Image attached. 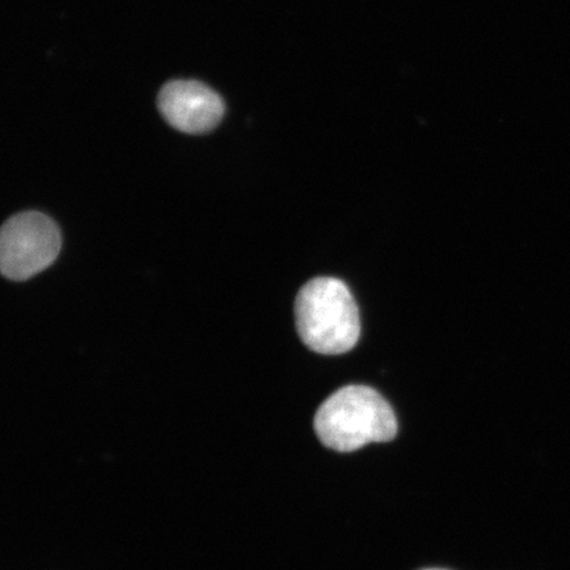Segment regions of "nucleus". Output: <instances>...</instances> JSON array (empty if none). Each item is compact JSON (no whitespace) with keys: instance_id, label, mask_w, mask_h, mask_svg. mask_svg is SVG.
Returning a JSON list of instances; mask_svg holds the SVG:
<instances>
[{"instance_id":"nucleus-5","label":"nucleus","mask_w":570,"mask_h":570,"mask_svg":"<svg viewBox=\"0 0 570 570\" xmlns=\"http://www.w3.org/2000/svg\"><path fill=\"white\" fill-rule=\"evenodd\" d=\"M423 570H448V569L430 568V569H423Z\"/></svg>"},{"instance_id":"nucleus-1","label":"nucleus","mask_w":570,"mask_h":570,"mask_svg":"<svg viewBox=\"0 0 570 570\" xmlns=\"http://www.w3.org/2000/svg\"><path fill=\"white\" fill-rule=\"evenodd\" d=\"M315 431L326 448L351 453L372 443L394 440L397 419L380 392L352 384L334 392L321 404L315 416Z\"/></svg>"},{"instance_id":"nucleus-2","label":"nucleus","mask_w":570,"mask_h":570,"mask_svg":"<svg viewBox=\"0 0 570 570\" xmlns=\"http://www.w3.org/2000/svg\"><path fill=\"white\" fill-rule=\"evenodd\" d=\"M296 326L306 347L324 355L351 352L361 336L360 309L347 285L316 277L298 292Z\"/></svg>"},{"instance_id":"nucleus-4","label":"nucleus","mask_w":570,"mask_h":570,"mask_svg":"<svg viewBox=\"0 0 570 570\" xmlns=\"http://www.w3.org/2000/svg\"><path fill=\"white\" fill-rule=\"evenodd\" d=\"M159 110L164 119L185 134H205L224 118L225 105L216 91L197 81H170L160 90Z\"/></svg>"},{"instance_id":"nucleus-3","label":"nucleus","mask_w":570,"mask_h":570,"mask_svg":"<svg viewBox=\"0 0 570 570\" xmlns=\"http://www.w3.org/2000/svg\"><path fill=\"white\" fill-rule=\"evenodd\" d=\"M60 249V230L51 218L38 212L21 213L2 227L0 269L7 279L23 282L51 266Z\"/></svg>"}]
</instances>
